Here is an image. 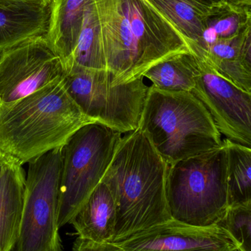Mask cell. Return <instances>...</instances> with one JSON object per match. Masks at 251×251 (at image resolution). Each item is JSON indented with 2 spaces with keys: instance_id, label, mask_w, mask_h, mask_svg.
I'll use <instances>...</instances> for the list:
<instances>
[{
  "instance_id": "cell-1",
  "label": "cell",
  "mask_w": 251,
  "mask_h": 251,
  "mask_svg": "<svg viewBox=\"0 0 251 251\" xmlns=\"http://www.w3.org/2000/svg\"><path fill=\"white\" fill-rule=\"evenodd\" d=\"M106 71L113 85L131 82L174 54L191 51L176 28L145 0H94Z\"/></svg>"
},
{
  "instance_id": "cell-2",
  "label": "cell",
  "mask_w": 251,
  "mask_h": 251,
  "mask_svg": "<svg viewBox=\"0 0 251 251\" xmlns=\"http://www.w3.org/2000/svg\"><path fill=\"white\" fill-rule=\"evenodd\" d=\"M167 168L141 130L122 137L102 179L116 202L113 242L172 220L166 196Z\"/></svg>"
},
{
  "instance_id": "cell-3",
  "label": "cell",
  "mask_w": 251,
  "mask_h": 251,
  "mask_svg": "<svg viewBox=\"0 0 251 251\" xmlns=\"http://www.w3.org/2000/svg\"><path fill=\"white\" fill-rule=\"evenodd\" d=\"M68 94L63 79L13 102L0 104V152L23 165L62 147L92 123Z\"/></svg>"
},
{
  "instance_id": "cell-4",
  "label": "cell",
  "mask_w": 251,
  "mask_h": 251,
  "mask_svg": "<svg viewBox=\"0 0 251 251\" xmlns=\"http://www.w3.org/2000/svg\"><path fill=\"white\" fill-rule=\"evenodd\" d=\"M138 128L168 165L224 144L209 112L191 92L150 86Z\"/></svg>"
},
{
  "instance_id": "cell-5",
  "label": "cell",
  "mask_w": 251,
  "mask_h": 251,
  "mask_svg": "<svg viewBox=\"0 0 251 251\" xmlns=\"http://www.w3.org/2000/svg\"><path fill=\"white\" fill-rule=\"evenodd\" d=\"M166 196L175 221L194 226L218 225L228 208L225 144L168 165Z\"/></svg>"
},
{
  "instance_id": "cell-6",
  "label": "cell",
  "mask_w": 251,
  "mask_h": 251,
  "mask_svg": "<svg viewBox=\"0 0 251 251\" xmlns=\"http://www.w3.org/2000/svg\"><path fill=\"white\" fill-rule=\"evenodd\" d=\"M122 133L92 122L77 130L62 146L59 228L69 224L103 179Z\"/></svg>"
},
{
  "instance_id": "cell-7",
  "label": "cell",
  "mask_w": 251,
  "mask_h": 251,
  "mask_svg": "<svg viewBox=\"0 0 251 251\" xmlns=\"http://www.w3.org/2000/svg\"><path fill=\"white\" fill-rule=\"evenodd\" d=\"M108 71L72 68L63 78L68 94L93 122L128 133L138 129L150 87L144 77L112 85Z\"/></svg>"
},
{
  "instance_id": "cell-8",
  "label": "cell",
  "mask_w": 251,
  "mask_h": 251,
  "mask_svg": "<svg viewBox=\"0 0 251 251\" xmlns=\"http://www.w3.org/2000/svg\"><path fill=\"white\" fill-rule=\"evenodd\" d=\"M28 163L22 226L13 251H63L57 225L62 147Z\"/></svg>"
},
{
  "instance_id": "cell-9",
  "label": "cell",
  "mask_w": 251,
  "mask_h": 251,
  "mask_svg": "<svg viewBox=\"0 0 251 251\" xmlns=\"http://www.w3.org/2000/svg\"><path fill=\"white\" fill-rule=\"evenodd\" d=\"M65 75L45 35L26 40L0 54V104L25 98Z\"/></svg>"
},
{
  "instance_id": "cell-10",
  "label": "cell",
  "mask_w": 251,
  "mask_h": 251,
  "mask_svg": "<svg viewBox=\"0 0 251 251\" xmlns=\"http://www.w3.org/2000/svg\"><path fill=\"white\" fill-rule=\"evenodd\" d=\"M200 61V75L192 94L206 107L221 135L251 149V93L221 76L201 59Z\"/></svg>"
},
{
  "instance_id": "cell-11",
  "label": "cell",
  "mask_w": 251,
  "mask_h": 251,
  "mask_svg": "<svg viewBox=\"0 0 251 251\" xmlns=\"http://www.w3.org/2000/svg\"><path fill=\"white\" fill-rule=\"evenodd\" d=\"M109 245L115 251H234L240 248L220 226H194L173 219Z\"/></svg>"
},
{
  "instance_id": "cell-12",
  "label": "cell",
  "mask_w": 251,
  "mask_h": 251,
  "mask_svg": "<svg viewBox=\"0 0 251 251\" xmlns=\"http://www.w3.org/2000/svg\"><path fill=\"white\" fill-rule=\"evenodd\" d=\"M25 178L22 165L7 156L0 176V251H13L19 238Z\"/></svg>"
},
{
  "instance_id": "cell-13",
  "label": "cell",
  "mask_w": 251,
  "mask_h": 251,
  "mask_svg": "<svg viewBox=\"0 0 251 251\" xmlns=\"http://www.w3.org/2000/svg\"><path fill=\"white\" fill-rule=\"evenodd\" d=\"M116 205L108 186L100 182L69 224L78 237L100 244L114 240Z\"/></svg>"
},
{
  "instance_id": "cell-14",
  "label": "cell",
  "mask_w": 251,
  "mask_h": 251,
  "mask_svg": "<svg viewBox=\"0 0 251 251\" xmlns=\"http://www.w3.org/2000/svg\"><path fill=\"white\" fill-rule=\"evenodd\" d=\"M88 0H52L46 38L64 64L79 37Z\"/></svg>"
},
{
  "instance_id": "cell-15",
  "label": "cell",
  "mask_w": 251,
  "mask_h": 251,
  "mask_svg": "<svg viewBox=\"0 0 251 251\" xmlns=\"http://www.w3.org/2000/svg\"><path fill=\"white\" fill-rule=\"evenodd\" d=\"M251 29V6L233 5L221 1L206 13L203 37L194 54L201 58L218 41L233 39Z\"/></svg>"
},
{
  "instance_id": "cell-16",
  "label": "cell",
  "mask_w": 251,
  "mask_h": 251,
  "mask_svg": "<svg viewBox=\"0 0 251 251\" xmlns=\"http://www.w3.org/2000/svg\"><path fill=\"white\" fill-rule=\"evenodd\" d=\"M49 17L50 6L0 7V54L29 38L45 35Z\"/></svg>"
},
{
  "instance_id": "cell-17",
  "label": "cell",
  "mask_w": 251,
  "mask_h": 251,
  "mask_svg": "<svg viewBox=\"0 0 251 251\" xmlns=\"http://www.w3.org/2000/svg\"><path fill=\"white\" fill-rule=\"evenodd\" d=\"M200 59L191 51H183L153 65L143 75L152 87L167 92H191L200 75Z\"/></svg>"
},
{
  "instance_id": "cell-18",
  "label": "cell",
  "mask_w": 251,
  "mask_h": 251,
  "mask_svg": "<svg viewBox=\"0 0 251 251\" xmlns=\"http://www.w3.org/2000/svg\"><path fill=\"white\" fill-rule=\"evenodd\" d=\"M65 70L72 68L106 70L100 21L94 0H88L76 46L65 62Z\"/></svg>"
},
{
  "instance_id": "cell-19",
  "label": "cell",
  "mask_w": 251,
  "mask_h": 251,
  "mask_svg": "<svg viewBox=\"0 0 251 251\" xmlns=\"http://www.w3.org/2000/svg\"><path fill=\"white\" fill-rule=\"evenodd\" d=\"M183 35L192 52L200 46L206 12L188 0H145Z\"/></svg>"
},
{
  "instance_id": "cell-20",
  "label": "cell",
  "mask_w": 251,
  "mask_h": 251,
  "mask_svg": "<svg viewBox=\"0 0 251 251\" xmlns=\"http://www.w3.org/2000/svg\"><path fill=\"white\" fill-rule=\"evenodd\" d=\"M228 206L251 203V149L224 139Z\"/></svg>"
},
{
  "instance_id": "cell-21",
  "label": "cell",
  "mask_w": 251,
  "mask_h": 251,
  "mask_svg": "<svg viewBox=\"0 0 251 251\" xmlns=\"http://www.w3.org/2000/svg\"><path fill=\"white\" fill-rule=\"evenodd\" d=\"M218 226L234 238L240 249L251 251V203L228 206Z\"/></svg>"
},
{
  "instance_id": "cell-22",
  "label": "cell",
  "mask_w": 251,
  "mask_h": 251,
  "mask_svg": "<svg viewBox=\"0 0 251 251\" xmlns=\"http://www.w3.org/2000/svg\"><path fill=\"white\" fill-rule=\"evenodd\" d=\"M52 0H0V7H47Z\"/></svg>"
},
{
  "instance_id": "cell-23",
  "label": "cell",
  "mask_w": 251,
  "mask_h": 251,
  "mask_svg": "<svg viewBox=\"0 0 251 251\" xmlns=\"http://www.w3.org/2000/svg\"><path fill=\"white\" fill-rule=\"evenodd\" d=\"M72 251H115L109 244H100L89 240L78 238L75 240Z\"/></svg>"
},
{
  "instance_id": "cell-24",
  "label": "cell",
  "mask_w": 251,
  "mask_h": 251,
  "mask_svg": "<svg viewBox=\"0 0 251 251\" xmlns=\"http://www.w3.org/2000/svg\"><path fill=\"white\" fill-rule=\"evenodd\" d=\"M203 11L209 12L212 7L221 2L220 0H188Z\"/></svg>"
},
{
  "instance_id": "cell-25",
  "label": "cell",
  "mask_w": 251,
  "mask_h": 251,
  "mask_svg": "<svg viewBox=\"0 0 251 251\" xmlns=\"http://www.w3.org/2000/svg\"><path fill=\"white\" fill-rule=\"evenodd\" d=\"M233 5L251 6V0H220Z\"/></svg>"
},
{
  "instance_id": "cell-26",
  "label": "cell",
  "mask_w": 251,
  "mask_h": 251,
  "mask_svg": "<svg viewBox=\"0 0 251 251\" xmlns=\"http://www.w3.org/2000/svg\"><path fill=\"white\" fill-rule=\"evenodd\" d=\"M7 156L4 153L0 152V176H1V172H2L3 167H4V162L7 159Z\"/></svg>"
},
{
  "instance_id": "cell-27",
  "label": "cell",
  "mask_w": 251,
  "mask_h": 251,
  "mask_svg": "<svg viewBox=\"0 0 251 251\" xmlns=\"http://www.w3.org/2000/svg\"><path fill=\"white\" fill-rule=\"evenodd\" d=\"M234 251H243V250H242L241 249H240V248H238V249H236V250H234Z\"/></svg>"
},
{
  "instance_id": "cell-28",
  "label": "cell",
  "mask_w": 251,
  "mask_h": 251,
  "mask_svg": "<svg viewBox=\"0 0 251 251\" xmlns=\"http://www.w3.org/2000/svg\"><path fill=\"white\" fill-rule=\"evenodd\" d=\"M56 251L53 250V251Z\"/></svg>"
}]
</instances>
